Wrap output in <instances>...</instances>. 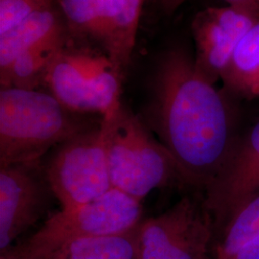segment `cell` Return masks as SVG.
<instances>
[{"label":"cell","mask_w":259,"mask_h":259,"mask_svg":"<svg viewBox=\"0 0 259 259\" xmlns=\"http://www.w3.org/2000/svg\"><path fill=\"white\" fill-rule=\"evenodd\" d=\"M235 99L218 90L183 50L167 52L157 65L151 83L148 128L193 190L204 193L212 185L246 127Z\"/></svg>","instance_id":"cell-1"},{"label":"cell","mask_w":259,"mask_h":259,"mask_svg":"<svg viewBox=\"0 0 259 259\" xmlns=\"http://www.w3.org/2000/svg\"><path fill=\"white\" fill-rule=\"evenodd\" d=\"M39 161L0 168V251L44 215L53 195Z\"/></svg>","instance_id":"cell-10"},{"label":"cell","mask_w":259,"mask_h":259,"mask_svg":"<svg viewBox=\"0 0 259 259\" xmlns=\"http://www.w3.org/2000/svg\"><path fill=\"white\" fill-rule=\"evenodd\" d=\"M120 78L109 58L70 53L64 48L50 66L45 83L69 111L106 117L122 106Z\"/></svg>","instance_id":"cell-7"},{"label":"cell","mask_w":259,"mask_h":259,"mask_svg":"<svg viewBox=\"0 0 259 259\" xmlns=\"http://www.w3.org/2000/svg\"><path fill=\"white\" fill-rule=\"evenodd\" d=\"M215 239L204 195L183 196L166 211L139 227V259H206Z\"/></svg>","instance_id":"cell-6"},{"label":"cell","mask_w":259,"mask_h":259,"mask_svg":"<svg viewBox=\"0 0 259 259\" xmlns=\"http://www.w3.org/2000/svg\"><path fill=\"white\" fill-rule=\"evenodd\" d=\"M258 193L259 115L246 125L221 173L204 193L214 223V241Z\"/></svg>","instance_id":"cell-8"},{"label":"cell","mask_w":259,"mask_h":259,"mask_svg":"<svg viewBox=\"0 0 259 259\" xmlns=\"http://www.w3.org/2000/svg\"><path fill=\"white\" fill-rule=\"evenodd\" d=\"M221 80L234 98L259 100V20L235 49Z\"/></svg>","instance_id":"cell-12"},{"label":"cell","mask_w":259,"mask_h":259,"mask_svg":"<svg viewBox=\"0 0 259 259\" xmlns=\"http://www.w3.org/2000/svg\"><path fill=\"white\" fill-rule=\"evenodd\" d=\"M55 0H0V36L37 12L54 7Z\"/></svg>","instance_id":"cell-18"},{"label":"cell","mask_w":259,"mask_h":259,"mask_svg":"<svg viewBox=\"0 0 259 259\" xmlns=\"http://www.w3.org/2000/svg\"><path fill=\"white\" fill-rule=\"evenodd\" d=\"M51 93L0 91V168L39 161L53 147L93 126L75 116Z\"/></svg>","instance_id":"cell-2"},{"label":"cell","mask_w":259,"mask_h":259,"mask_svg":"<svg viewBox=\"0 0 259 259\" xmlns=\"http://www.w3.org/2000/svg\"><path fill=\"white\" fill-rule=\"evenodd\" d=\"M142 212L141 202L111 188L90 203L62 208L27 240L7 251L23 259H46L69 241L134 230L143 220Z\"/></svg>","instance_id":"cell-4"},{"label":"cell","mask_w":259,"mask_h":259,"mask_svg":"<svg viewBox=\"0 0 259 259\" xmlns=\"http://www.w3.org/2000/svg\"><path fill=\"white\" fill-rule=\"evenodd\" d=\"M0 259H23L21 258V257H19V256H17L16 254H14V253H12V252H10V251H5V252H3V253H1V256H0Z\"/></svg>","instance_id":"cell-21"},{"label":"cell","mask_w":259,"mask_h":259,"mask_svg":"<svg viewBox=\"0 0 259 259\" xmlns=\"http://www.w3.org/2000/svg\"><path fill=\"white\" fill-rule=\"evenodd\" d=\"M258 20V6L230 4L198 13L191 27L197 67L216 83L243 37Z\"/></svg>","instance_id":"cell-9"},{"label":"cell","mask_w":259,"mask_h":259,"mask_svg":"<svg viewBox=\"0 0 259 259\" xmlns=\"http://www.w3.org/2000/svg\"><path fill=\"white\" fill-rule=\"evenodd\" d=\"M259 237V193L245 204L215 240V259H238Z\"/></svg>","instance_id":"cell-17"},{"label":"cell","mask_w":259,"mask_h":259,"mask_svg":"<svg viewBox=\"0 0 259 259\" xmlns=\"http://www.w3.org/2000/svg\"><path fill=\"white\" fill-rule=\"evenodd\" d=\"M115 7L114 31L107 49L114 69L121 74L131 61L136 46L139 18L145 0H113Z\"/></svg>","instance_id":"cell-16"},{"label":"cell","mask_w":259,"mask_h":259,"mask_svg":"<svg viewBox=\"0 0 259 259\" xmlns=\"http://www.w3.org/2000/svg\"><path fill=\"white\" fill-rule=\"evenodd\" d=\"M163 12L171 14L176 11L182 4L187 0H153ZM231 5H246V6H258L259 0H225Z\"/></svg>","instance_id":"cell-19"},{"label":"cell","mask_w":259,"mask_h":259,"mask_svg":"<svg viewBox=\"0 0 259 259\" xmlns=\"http://www.w3.org/2000/svg\"><path fill=\"white\" fill-rule=\"evenodd\" d=\"M102 121L113 188L139 202L155 189L191 188L171 154L139 116L121 106Z\"/></svg>","instance_id":"cell-3"},{"label":"cell","mask_w":259,"mask_h":259,"mask_svg":"<svg viewBox=\"0 0 259 259\" xmlns=\"http://www.w3.org/2000/svg\"><path fill=\"white\" fill-rule=\"evenodd\" d=\"M65 46V37H60L21 53L9 68L0 74L1 89L37 90L40 84L46 83L50 66Z\"/></svg>","instance_id":"cell-15"},{"label":"cell","mask_w":259,"mask_h":259,"mask_svg":"<svg viewBox=\"0 0 259 259\" xmlns=\"http://www.w3.org/2000/svg\"><path fill=\"white\" fill-rule=\"evenodd\" d=\"M68 26L78 34L104 45L106 50L114 31L113 0H57Z\"/></svg>","instance_id":"cell-14"},{"label":"cell","mask_w":259,"mask_h":259,"mask_svg":"<svg viewBox=\"0 0 259 259\" xmlns=\"http://www.w3.org/2000/svg\"><path fill=\"white\" fill-rule=\"evenodd\" d=\"M45 172L63 208L90 203L113 188L103 121L55 147Z\"/></svg>","instance_id":"cell-5"},{"label":"cell","mask_w":259,"mask_h":259,"mask_svg":"<svg viewBox=\"0 0 259 259\" xmlns=\"http://www.w3.org/2000/svg\"><path fill=\"white\" fill-rule=\"evenodd\" d=\"M139 227L122 233L69 241L46 259H139Z\"/></svg>","instance_id":"cell-13"},{"label":"cell","mask_w":259,"mask_h":259,"mask_svg":"<svg viewBox=\"0 0 259 259\" xmlns=\"http://www.w3.org/2000/svg\"><path fill=\"white\" fill-rule=\"evenodd\" d=\"M238 259H259V237L242 251Z\"/></svg>","instance_id":"cell-20"},{"label":"cell","mask_w":259,"mask_h":259,"mask_svg":"<svg viewBox=\"0 0 259 259\" xmlns=\"http://www.w3.org/2000/svg\"><path fill=\"white\" fill-rule=\"evenodd\" d=\"M64 37L65 26L54 7L34 14L0 36V74L28 49Z\"/></svg>","instance_id":"cell-11"}]
</instances>
